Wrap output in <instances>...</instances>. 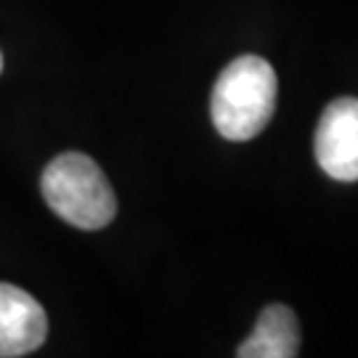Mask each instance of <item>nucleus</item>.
I'll use <instances>...</instances> for the list:
<instances>
[{
  "label": "nucleus",
  "instance_id": "obj_1",
  "mask_svg": "<svg viewBox=\"0 0 358 358\" xmlns=\"http://www.w3.org/2000/svg\"><path fill=\"white\" fill-rule=\"evenodd\" d=\"M279 80L260 56L234 59L215 80L210 115L215 130L229 141H250L266 128L276 109Z\"/></svg>",
  "mask_w": 358,
  "mask_h": 358
},
{
  "label": "nucleus",
  "instance_id": "obj_2",
  "mask_svg": "<svg viewBox=\"0 0 358 358\" xmlns=\"http://www.w3.org/2000/svg\"><path fill=\"white\" fill-rule=\"evenodd\" d=\"M40 192L53 213L75 229H103L117 215L112 183L83 152H64L51 159V165L43 170Z\"/></svg>",
  "mask_w": 358,
  "mask_h": 358
},
{
  "label": "nucleus",
  "instance_id": "obj_3",
  "mask_svg": "<svg viewBox=\"0 0 358 358\" xmlns=\"http://www.w3.org/2000/svg\"><path fill=\"white\" fill-rule=\"evenodd\" d=\"M319 167L334 180H358V99H337L321 115L313 133Z\"/></svg>",
  "mask_w": 358,
  "mask_h": 358
},
{
  "label": "nucleus",
  "instance_id": "obj_4",
  "mask_svg": "<svg viewBox=\"0 0 358 358\" xmlns=\"http://www.w3.org/2000/svg\"><path fill=\"white\" fill-rule=\"evenodd\" d=\"M48 337V316L38 300L16 284L0 282V358L27 356Z\"/></svg>",
  "mask_w": 358,
  "mask_h": 358
},
{
  "label": "nucleus",
  "instance_id": "obj_5",
  "mask_svg": "<svg viewBox=\"0 0 358 358\" xmlns=\"http://www.w3.org/2000/svg\"><path fill=\"white\" fill-rule=\"evenodd\" d=\"M300 353V324L292 308L271 303L257 316L255 329L236 348L239 358H294Z\"/></svg>",
  "mask_w": 358,
  "mask_h": 358
},
{
  "label": "nucleus",
  "instance_id": "obj_6",
  "mask_svg": "<svg viewBox=\"0 0 358 358\" xmlns=\"http://www.w3.org/2000/svg\"><path fill=\"white\" fill-rule=\"evenodd\" d=\"M0 69H3V56H0Z\"/></svg>",
  "mask_w": 358,
  "mask_h": 358
}]
</instances>
